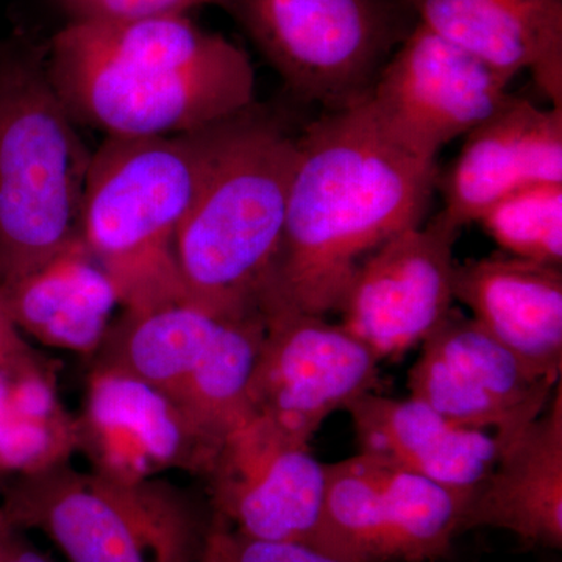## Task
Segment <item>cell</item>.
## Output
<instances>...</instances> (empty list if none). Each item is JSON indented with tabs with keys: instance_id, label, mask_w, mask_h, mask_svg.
I'll use <instances>...</instances> for the list:
<instances>
[{
	"instance_id": "4dcf8cb0",
	"label": "cell",
	"mask_w": 562,
	"mask_h": 562,
	"mask_svg": "<svg viewBox=\"0 0 562 562\" xmlns=\"http://www.w3.org/2000/svg\"><path fill=\"white\" fill-rule=\"evenodd\" d=\"M10 527H13V525L10 524V520L7 519L5 513H3V509L0 508V530H5V528Z\"/></svg>"
},
{
	"instance_id": "8fae6325",
	"label": "cell",
	"mask_w": 562,
	"mask_h": 562,
	"mask_svg": "<svg viewBox=\"0 0 562 562\" xmlns=\"http://www.w3.org/2000/svg\"><path fill=\"white\" fill-rule=\"evenodd\" d=\"M460 232L439 213L392 236L358 266L338 313L380 361L422 346L452 312Z\"/></svg>"
},
{
	"instance_id": "603a6c76",
	"label": "cell",
	"mask_w": 562,
	"mask_h": 562,
	"mask_svg": "<svg viewBox=\"0 0 562 562\" xmlns=\"http://www.w3.org/2000/svg\"><path fill=\"white\" fill-rule=\"evenodd\" d=\"M265 335L262 313L227 317L173 403L206 441L220 449L247 417L249 384Z\"/></svg>"
},
{
	"instance_id": "e0dca14e",
	"label": "cell",
	"mask_w": 562,
	"mask_h": 562,
	"mask_svg": "<svg viewBox=\"0 0 562 562\" xmlns=\"http://www.w3.org/2000/svg\"><path fill=\"white\" fill-rule=\"evenodd\" d=\"M454 301L543 379L562 372L561 266L491 255L458 262Z\"/></svg>"
},
{
	"instance_id": "ac0fdd59",
	"label": "cell",
	"mask_w": 562,
	"mask_h": 562,
	"mask_svg": "<svg viewBox=\"0 0 562 562\" xmlns=\"http://www.w3.org/2000/svg\"><path fill=\"white\" fill-rule=\"evenodd\" d=\"M513 532L530 546L562 547V386L549 405L503 447L494 469L469 497L462 531Z\"/></svg>"
},
{
	"instance_id": "6da1fadb",
	"label": "cell",
	"mask_w": 562,
	"mask_h": 562,
	"mask_svg": "<svg viewBox=\"0 0 562 562\" xmlns=\"http://www.w3.org/2000/svg\"><path fill=\"white\" fill-rule=\"evenodd\" d=\"M436 160L395 139L368 98L327 111L297 136L273 297L325 316L339 303L360 262L376 247L424 222Z\"/></svg>"
},
{
	"instance_id": "d4e9b609",
	"label": "cell",
	"mask_w": 562,
	"mask_h": 562,
	"mask_svg": "<svg viewBox=\"0 0 562 562\" xmlns=\"http://www.w3.org/2000/svg\"><path fill=\"white\" fill-rule=\"evenodd\" d=\"M206 546L216 562H342L308 543L247 538L213 517Z\"/></svg>"
},
{
	"instance_id": "8992f818",
	"label": "cell",
	"mask_w": 562,
	"mask_h": 562,
	"mask_svg": "<svg viewBox=\"0 0 562 562\" xmlns=\"http://www.w3.org/2000/svg\"><path fill=\"white\" fill-rule=\"evenodd\" d=\"M0 508L16 530H36L68 562H198L210 524L160 479L76 471L69 461L7 483Z\"/></svg>"
},
{
	"instance_id": "83f0119b",
	"label": "cell",
	"mask_w": 562,
	"mask_h": 562,
	"mask_svg": "<svg viewBox=\"0 0 562 562\" xmlns=\"http://www.w3.org/2000/svg\"><path fill=\"white\" fill-rule=\"evenodd\" d=\"M5 562H52L49 558L40 553L35 547L25 541L18 530L14 535L13 541L10 543L9 553H7Z\"/></svg>"
},
{
	"instance_id": "d6986e66",
	"label": "cell",
	"mask_w": 562,
	"mask_h": 562,
	"mask_svg": "<svg viewBox=\"0 0 562 562\" xmlns=\"http://www.w3.org/2000/svg\"><path fill=\"white\" fill-rule=\"evenodd\" d=\"M419 22L516 77L530 70L539 90L561 109L562 0H406Z\"/></svg>"
},
{
	"instance_id": "f546056e",
	"label": "cell",
	"mask_w": 562,
	"mask_h": 562,
	"mask_svg": "<svg viewBox=\"0 0 562 562\" xmlns=\"http://www.w3.org/2000/svg\"><path fill=\"white\" fill-rule=\"evenodd\" d=\"M198 562H216L214 561V557L213 553H211L210 547L206 546V541L205 546H203L202 554Z\"/></svg>"
},
{
	"instance_id": "44dd1931",
	"label": "cell",
	"mask_w": 562,
	"mask_h": 562,
	"mask_svg": "<svg viewBox=\"0 0 562 562\" xmlns=\"http://www.w3.org/2000/svg\"><path fill=\"white\" fill-rule=\"evenodd\" d=\"M225 319L188 302L124 310L95 351V366L135 376L173 402Z\"/></svg>"
},
{
	"instance_id": "30bf717a",
	"label": "cell",
	"mask_w": 562,
	"mask_h": 562,
	"mask_svg": "<svg viewBox=\"0 0 562 562\" xmlns=\"http://www.w3.org/2000/svg\"><path fill=\"white\" fill-rule=\"evenodd\" d=\"M513 77L417 22L376 77L368 101L386 131L427 160L509 98Z\"/></svg>"
},
{
	"instance_id": "9c48e42d",
	"label": "cell",
	"mask_w": 562,
	"mask_h": 562,
	"mask_svg": "<svg viewBox=\"0 0 562 562\" xmlns=\"http://www.w3.org/2000/svg\"><path fill=\"white\" fill-rule=\"evenodd\" d=\"M265 335L249 384L251 414L312 442L328 416L375 390L380 361L341 324L265 297Z\"/></svg>"
},
{
	"instance_id": "9a60e30c",
	"label": "cell",
	"mask_w": 562,
	"mask_h": 562,
	"mask_svg": "<svg viewBox=\"0 0 562 562\" xmlns=\"http://www.w3.org/2000/svg\"><path fill=\"white\" fill-rule=\"evenodd\" d=\"M538 183H562V109L509 95L464 136L442 184L441 213L462 228L492 203Z\"/></svg>"
},
{
	"instance_id": "5b68a950",
	"label": "cell",
	"mask_w": 562,
	"mask_h": 562,
	"mask_svg": "<svg viewBox=\"0 0 562 562\" xmlns=\"http://www.w3.org/2000/svg\"><path fill=\"white\" fill-rule=\"evenodd\" d=\"M47 69V41L0 38V284L80 236L92 151Z\"/></svg>"
},
{
	"instance_id": "3957f363",
	"label": "cell",
	"mask_w": 562,
	"mask_h": 562,
	"mask_svg": "<svg viewBox=\"0 0 562 562\" xmlns=\"http://www.w3.org/2000/svg\"><path fill=\"white\" fill-rule=\"evenodd\" d=\"M295 160L297 136L257 103L221 122L173 247L184 302L220 317L261 312Z\"/></svg>"
},
{
	"instance_id": "ffe728a7",
	"label": "cell",
	"mask_w": 562,
	"mask_h": 562,
	"mask_svg": "<svg viewBox=\"0 0 562 562\" xmlns=\"http://www.w3.org/2000/svg\"><path fill=\"white\" fill-rule=\"evenodd\" d=\"M0 299L22 335L81 355L98 351L120 305L113 281L80 236L36 271L0 284Z\"/></svg>"
},
{
	"instance_id": "4316f807",
	"label": "cell",
	"mask_w": 562,
	"mask_h": 562,
	"mask_svg": "<svg viewBox=\"0 0 562 562\" xmlns=\"http://www.w3.org/2000/svg\"><path fill=\"white\" fill-rule=\"evenodd\" d=\"M38 360H41L40 355H36L25 341L24 335L11 321L0 299V369L14 368V366L29 364Z\"/></svg>"
},
{
	"instance_id": "2e32d148",
	"label": "cell",
	"mask_w": 562,
	"mask_h": 562,
	"mask_svg": "<svg viewBox=\"0 0 562 562\" xmlns=\"http://www.w3.org/2000/svg\"><path fill=\"white\" fill-rule=\"evenodd\" d=\"M346 412L361 454L460 494L476 491L503 450L497 436L453 424L413 397L369 392Z\"/></svg>"
},
{
	"instance_id": "1f68e13d",
	"label": "cell",
	"mask_w": 562,
	"mask_h": 562,
	"mask_svg": "<svg viewBox=\"0 0 562 562\" xmlns=\"http://www.w3.org/2000/svg\"><path fill=\"white\" fill-rule=\"evenodd\" d=\"M7 480L5 479H2V476H0V494H2L3 490H5V486H7Z\"/></svg>"
},
{
	"instance_id": "f1b7e54d",
	"label": "cell",
	"mask_w": 562,
	"mask_h": 562,
	"mask_svg": "<svg viewBox=\"0 0 562 562\" xmlns=\"http://www.w3.org/2000/svg\"><path fill=\"white\" fill-rule=\"evenodd\" d=\"M16 528L10 527L5 530H0V562H5L7 553H9L10 543L16 535Z\"/></svg>"
},
{
	"instance_id": "52a82bcc",
	"label": "cell",
	"mask_w": 562,
	"mask_h": 562,
	"mask_svg": "<svg viewBox=\"0 0 562 562\" xmlns=\"http://www.w3.org/2000/svg\"><path fill=\"white\" fill-rule=\"evenodd\" d=\"M221 9L292 94L328 111L368 98L402 36L395 0H222Z\"/></svg>"
},
{
	"instance_id": "7402d4cb",
	"label": "cell",
	"mask_w": 562,
	"mask_h": 562,
	"mask_svg": "<svg viewBox=\"0 0 562 562\" xmlns=\"http://www.w3.org/2000/svg\"><path fill=\"white\" fill-rule=\"evenodd\" d=\"M76 450L79 422L63 408L50 366L0 369V476L44 471Z\"/></svg>"
},
{
	"instance_id": "4fadbf2b",
	"label": "cell",
	"mask_w": 562,
	"mask_h": 562,
	"mask_svg": "<svg viewBox=\"0 0 562 562\" xmlns=\"http://www.w3.org/2000/svg\"><path fill=\"white\" fill-rule=\"evenodd\" d=\"M560 382L538 375L479 322L452 310L422 342L408 387L453 424L494 428L505 447L547 408Z\"/></svg>"
},
{
	"instance_id": "5bb4252c",
	"label": "cell",
	"mask_w": 562,
	"mask_h": 562,
	"mask_svg": "<svg viewBox=\"0 0 562 562\" xmlns=\"http://www.w3.org/2000/svg\"><path fill=\"white\" fill-rule=\"evenodd\" d=\"M79 450L94 471L122 480L181 469L206 475L217 449L179 406L135 376L94 366L79 419Z\"/></svg>"
},
{
	"instance_id": "ba28073f",
	"label": "cell",
	"mask_w": 562,
	"mask_h": 562,
	"mask_svg": "<svg viewBox=\"0 0 562 562\" xmlns=\"http://www.w3.org/2000/svg\"><path fill=\"white\" fill-rule=\"evenodd\" d=\"M314 549L342 562L438 560L462 532L471 495L355 454L325 464Z\"/></svg>"
},
{
	"instance_id": "277c9868",
	"label": "cell",
	"mask_w": 562,
	"mask_h": 562,
	"mask_svg": "<svg viewBox=\"0 0 562 562\" xmlns=\"http://www.w3.org/2000/svg\"><path fill=\"white\" fill-rule=\"evenodd\" d=\"M221 122L179 135L106 136L92 151L80 238L109 273L124 310L184 302L173 247Z\"/></svg>"
},
{
	"instance_id": "cb8c5ba5",
	"label": "cell",
	"mask_w": 562,
	"mask_h": 562,
	"mask_svg": "<svg viewBox=\"0 0 562 562\" xmlns=\"http://www.w3.org/2000/svg\"><path fill=\"white\" fill-rule=\"evenodd\" d=\"M506 255L561 266L562 183H538L492 203L480 220Z\"/></svg>"
},
{
	"instance_id": "484cf974",
	"label": "cell",
	"mask_w": 562,
	"mask_h": 562,
	"mask_svg": "<svg viewBox=\"0 0 562 562\" xmlns=\"http://www.w3.org/2000/svg\"><path fill=\"white\" fill-rule=\"evenodd\" d=\"M70 22L79 24H124L188 16L201 7H221L222 0H60Z\"/></svg>"
},
{
	"instance_id": "7a4b0ae2",
	"label": "cell",
	"mask_w": 562,
	"mask_h": 562,
	"mask_svg": "<svg viewBox=\"0 0 562 562\" xmlns=\"http://www.w3.org/2000/svg\"><path fill=\"white\" fill-rule=\"evenodd\" d=\"M47 69L77 124L121 138L201 131L250 109L257 88L249 54L188 16L69 22Z\"/></svg>"
},
{
	"instance_id": "7c38bea8",
	"label": "cell",
	"mask_w": 562,
	"mask_h": 562,
	"mask_svg": "<svg viewBox=\"0 0 562 562\" xmlns=\"http://www.w3.org/2000/svg\"><path fill=\"white\" fill-rule=\"evenodd\" d=\"M205 476L213 519L247 538L313 547L327 476L308 442L251 414L225 436Z\"/></svg>"
}]
</instances>
